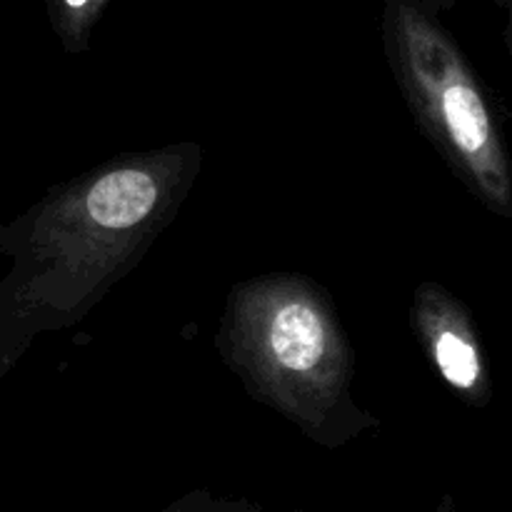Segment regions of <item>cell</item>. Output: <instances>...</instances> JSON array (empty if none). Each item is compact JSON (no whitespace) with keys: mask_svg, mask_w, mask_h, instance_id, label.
Listing matches in <instances>:
<instances>
[{"mask_svg":"<svg viewBox=\"0 0 512 512\" xmlns=\"http://www.w3.org/2000/svg\"><path fill=\"white\" fill-rule=\"evenodd\" d=\"M203 168L198 143L135 150L53 185L0 230V378L40 335L73 328L133 273Z\"/></svg>","mask_w":512,"mask_h":512,"instance_id":"cell-1","label":"cell"},{"mask_svg":"<svg viewBox=\"0 0 512 512\" xmlns=\"http://www.w3.org/2000/svg\"><path fill=\"white\" fill-rule=\"evenodd\" d=\"M215 343L245 390L313 443L338 450L380 428L355 403L353 348L315 280L268 273L233 285Z\"/></svg>","mask_w":512,"mask_h":512,"instance_id":"cell-2","label":"cell"},{"mask_svg":"<svg viewBox=\"0 0 512 512\" xmlns=\"http://www.w3.org/2000/svg\"><path fill=\"white\" fill-rule=\"evenodd\" d=\"M445 0H383L380 40L413 120L450 173L512 218V163L498 113L443 18Z\"/></svg>","mask_w":512,"mask_h":512,"instance_id":"cell-3","label":"cell"},{"mask_svg":"<svg viewBox=\"0 0 512 512\" xmlns=\"http://www.w3.org/2000/svg\"><path fill=\"white\" fill-rule=\"evenodd\" d=\"M410 325L430 368L470 408L493 400L488 355L470 310L445 285L425 280L410 303Z\"/></svg>","mask_w":512,"mask_h":512,"instance_id":"cell-4","label":"cell"},{"mask_svg":"<svg viewBox=\"0 0 512 512\" xmlns=\"http://www.w3.org/2000/svg\"><path fill=\"white\" fill-rule=\"evenodd\" d=\"M45 5L65 53L83 55L108 0H45Z\"/></svg>","mask_w":512,"mask_h":512,"instance_id":"cell-5","label":"cell"},{"mask_svg":"<svg viewBox=\"0 0 512 512\" xmlns=\"http://www.w3.org/2000/svg\"><path fill=\"white\" fill-rule=\"evenodd\" d=\"M163 512H265L260 505L250 500H228L215 498L210 490H190L183 498L170 503Z\"/></svg>","mask_w":512,"mask_h":512,"instance_id":"cell-6","label":"cell"},{"mask_svg":"<svg viewBox=\"0 0 512 512\" xmlns=\"http://www.w3.org/2000/svg\"><path fill=\"white\" fill-rule=\"evenodd\" d=\"M438 512H460V510H458V505H455L453 495H445V498L440 500V505H438Z\"/></svg>","mask_w":512,"mask_h":512,"instance_id":"cell-7","label":"cell"},{"mask_svg":"<svg viewBox=\"0 0 512 512\" xmlns=\"http://www.w3.org/2000/svg\"><path fill=\"white\" fill-rule=\"evenodd\" d=\"M503 10H505V13H508V30H505V33H508V45H510V50H512V0H505Z\"/></svg>","mask_w":512,"mask_h":512,"instance_id":"cell-8","label":"cell"},{"mask_svg":"<svg viewBox=\"0 0 512 512\" xmlns=\"http://www.w3.org/2000/svg\"><path fill=\"white\" fill-rule=\"evenodd\" d=\"M498 3H500V5H503V3H505V0H498Z\"/></svg>","mask_w":512,"mask_h":512,"instance_id":"cell-9","label":"cell"}]
</instances>
